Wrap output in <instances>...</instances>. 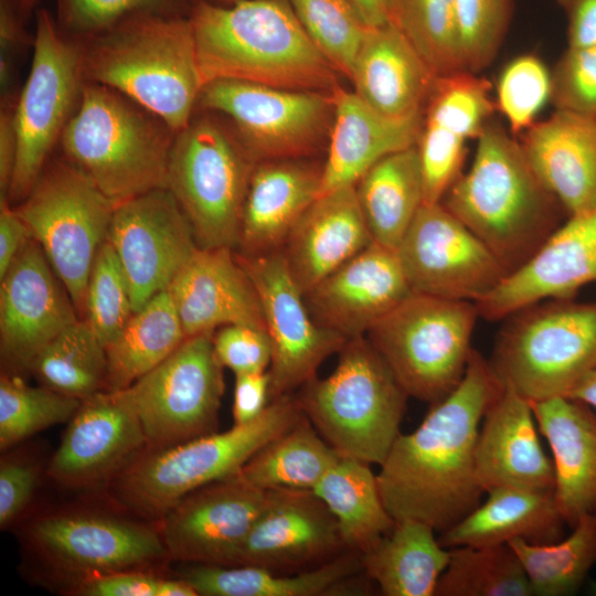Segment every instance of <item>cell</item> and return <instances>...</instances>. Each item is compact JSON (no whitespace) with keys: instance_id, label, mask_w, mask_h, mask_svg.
Here are the masks:
<instances>
[{"instance_id":"1","label":"cell","mask_w":596,"mask_h":596,"mask_svg":"<svg viewBox=\"0 0 596 596\" xmlns=\"http://www.w3.org/2000/svg\"><path fill=\"white\" fill-rule=\"evenodd\" d=\"M501 389L489 362L472 350L459 384L432 405L415 430L397 436L376 475L394 521H422L441 533L480 504L476 444Z\"/></svg>"},{"instance_id":"2","label":"cell","mask_w":596,"mask_h":596,"mask_svg":"<svg viewBox=\"0 0 596 596\" xmlns=\"http://www.w3.org/2000/svg\"><path fill=\"white\" fill-rule=\"evenodd\" d=\"M203 86L238 79L279 88L332 92L337 72L310 40L287 0L232 4L190 0Z\"/></svg>"},{"instance_id":"3","label":"cell","mask_w":596,"mask_h":596,"mask_svg":"<svg viewBox=\"0 0 596 596\" xmlns=\"http://www.w3.org/2000/svg\"><path fill=\"white\" fill-rule=\"evenodd\" d=\"M477 140L469 170L453 183L441 204L510 274L560 226L563 207L504 129L488 123Z\"/></svg>"},{"instance_id":"4","label":"cell","mask_w":596,"mask_h":596,"mask_svg":"<svg viewBox=\"0 0 596 596\" xmlns=\"http://www.w3.org/2000/svg\"><path fill=\"white\" fill-rule=\"evenodd\" d=\"M79 42L84 81L121 93L175 132L189 124L203 81L188 15L138 14Z\"/></svg>"},{"instance_id":"5","label":"cell","mask_w":596,"mask_h":596,"mask_svg":"<svg viewBox=\"0 0 596 596\" xmlns=\"http://www.w3.org/2000/svg\"><path fill=\"white\" fill-rule=\"evenodd\" d=\"M175 131L121 93L84 81L60 138L65 160L114 205L168 188Z\"/></svg>"},{"instance_id":"6","label":"cell","mask_w":596,"mask_h":596,"mask_svg":"<svg viewBox=\"0 0 596 596\" xmlns=\"http://www.w3.org/2000/svg\"><path fill=\"white\" fill-rule=\"evenodd\" d=\"M333 372L295 395L302 414L341 456L381 465L401 434L408 395L365 336L347 340Z\"/></svg>"},{"instance_id":"7","label":"cell","mask_w":596,"mask_h":596,"mask_svg":"<svg viewBox=\"0 0 596 596\" xmlns=\"http://www.w3.org/2000/svg\"><path fill=\"white\" fill-rule=\"evenodd\" d=\"M295 395L274 400L255 419L177 446L143 450L109 482L116 501L160 519L190 492L238 473L267 443L302 416Z\"/></svg>"},{"instance_id":"8","label":"cell","mask_w":596,"mask_h":596,"mask_svg":"<svg viewBox=\"0 0 596 596\" xmlns=\"http://www.w3.org/2000/svg\"><path fill=\"white\" fill-rule=\"evenodd\" d=\"M508 318L488 362L530 402L566 396L596 368V301L552 299Z\"/></svg>"},{"instance_id":"9","label":"cell","mask_w":596,"mask_h":596,"mask_svg":"<svg viewBox=\"0 0 596 596\" xmlns=\"http://www.w3.org/2000/svg\"><path fill=\"white\" fill-rule=\"evenodd\" d=\"M478 317L472 301L412 292L368 338L408 397L434 404L461 381Z\"/></svg>"},{"instance_id":"10","label":"cell","mask_w":596,"mask_h":596,"mask_svg":"<svg viewBox=\"0 0 596 596\" xmlns=\"http://www.w3.org/2000/svg\"><path fill=\"white\" fill-rule=\"evenodd\" d=\"M256 160L237 134L210 116L175 134L168 189L188 216L199 247L238 245L246 192Z\"/></svg>"},{"instance_id":"11","label":"cell","mask_w":596,"mask_h":596,"mask_svg":"<svg viewBox=\"0 0 596 596\" xmlns=\"http://www.w3.org/2000/svg\"><path fill=\"white\" fill-rule=\"evenodd\" d=\"M42 248L78 315L96 254L107 238L115 210L97 187L66 160L46 164L15 207Z\"/></svg>"},{"instance_id":"12","label":"cell","mask_w":596,"mask_h":596,"mask_svg":"<svg viewBox=\"0 0 596 596\" xmlns=\"http://www.w3.org/2000/svg\"><path fill=\"white\" fill-rule=\"evenodd\" d=\"M33 60L13 109L15 160L7 199L19 204L33 189L73 115L84 83L82 44L50 12L35 15Z\"/></svg>"},{"instance_id":"13","label":"cell","mask_w":596,"mask_h":596,"mask_svg":"<svg viewBox=\"0 0 596 596\" xmlns=\"http://www.w3.org/2000/svg\"><path fill=\"white\" fill-rule=\"evenodd\" d=\"M224 366L213 332L187 338L163 362L128 387L148 450L166 449L219 432Z\"/></svg>"},{"instance_id":"14","label":"cell","mask_w":596,"mask_h":596,"mask_svg":"<svg viewBox=\"0 0 596 596\" xmlns=\"http://www.w3.org/2000/svg\"><path fill=\"white\" fill-rule=\"evenodd\" d=\"M227 117L256 161L301 159L330 132V93L279 88L238 79L205 84L196 108Z\"/></svg>"},{"instance_id":"15","label":"cell","mask_w":596,"mask_h":596,"mask_svg":"<svg viewBox=\"0 0 596 596\" xmlns=\"http://www.w3.org/2000/svg\"><path fill=\"white\" fill-rule=\"evenodd\" d=\"M412 292L477 302L508 275L443 204H423L396 249Z\"/></svg>"},{"instance_id":"16","label":"cell","mask_w":596,"mask_h":596,"mask_svg":"<svg viewBox=\"0 0 596 596\" xmlns=\"http://www.w3.org/2000/svg\"><path fill=\"white\" fill-rule=\"evenodd\" d=\"M236 257L255 285L270 341V402L294 395L348 339L316 322L281 251Z\"/></svg>"},{"instance_id":"17","label":"cell","mask_w":596,"mask_h":596,"mask_svg":"<svg viewBox=\"0 0 596 596\" xmlns=\"http://www.w3.org/2000/svg\"><path fill=\"white\" fill-rule=\"evenodd\" d=\"M107 240L126 275L134 312L168 290L199 248L188 216L168 188L116 205Z\"/></svg>"},{"instance_id":"18","label":"cell","mask_w":596,"mask_h":596,"mask_svg":"<svg viewBox=\"0 0 596 596\" xmlns=\"http://www.w3.org/2000/svg\"><path fill=\"white\" fill-rule=\"evenodd\" d=\"M29 541L47 564L78 581L143 571L169 556L159 531L130 520L94 513L39 518L29 529Z\"/></svg>"},{"instance_id":"19","label":"cell","mask_w":596,"mask_h":596,"mask_svg":"<svg viewBox=\"0 0 596 596\" xmlns=\"http://www.w3.org/2000/svg\"><path fill=\"white\" fill-rule=\"evenodd\" d=\"M267 497L268 490L238 473L190 492L159 519L169 556L183 563L233 565Z\"/></svg>"},{"instance_id":"20","label":"cell","mask_w":596,"mask_h":596,"mask_svg":"<svg viewBox=\"0 0 596 596\" xmlns=\"http://www.w3.org/2000/svg\"><path fill=\"white\" fill-rule=\"evenodd\" d=\"M147 449L143 428L128 389L84 398L68 421L47 473L70 488L109 482Z\"/></svg>"},{"instance_id":"21","label":"cell","mask_w":596,"mask_h":596,"mask_svg":"<svg viewBox=\"0 0 596 596\" xmlns=\"http://www.w3.org/2000/svg\"><path fill=\"white\" fill-rule=\"evenodd\" d=\"M345 551L336 518L312 490L279 488L268 490L266 505L233 565L296 574Z\"/></svg>"},{"instance_id":"22","label":"cell","mask_w":596,"mask_h":596,"mask_svg":"<svg viewBox=\"0 0 596 596\" xmlns=\"http://www.w3.org/2000/svg\"><path fill=\"white\" fill-rule=\"evenodd\" d=\"M66 288L40 245L29 238L0 286L2 360L29 370L40 351L79 318Z\"/></svg>"},{"instance_id":"23","label":"cell","mask_w":596,"mask_h":596,"mask_svg":"<svg viewBox=\"0 0 596 596\" xmlns=\"http://www.w3.org/2000/svg\"><path fill=\"white\" fill-rule=\"evenodd\" d=\"M592 281H596V210L568 216L476 306L488 320L504 319L545 299H571Z\"/></svg>"},{"instance_id":"24","label":"cell","mask_w":596,"mask_h":596,"mask_svg":"<svg viewBox=\"0 0 596 596\" xmlns=\"http://www.w3.org/2000/svg\"><path fill=\"white\" fill-rule=\"evenodd\" d=\"M411 294L396 251L373 242L304 297L318 324L349 340L368 334Z\"/></svg>"},{"instance_id":"25","label":"cell","mask_w":596,"mask_h":596,"mask_svg":"<svg viewBox=\"0 0 596 596\" xmlns=\"http://www.w3.org/2000/svg\"><path fill=\"white\" fill-rule=\"evenodd\" d=\"M231 247H199L168 288L187 338L227 324L266 330L259 296Z\"/></svg>"},{"instance_id":"26","label":"cell","mask_w":596,"mask_h":596,"mask_svg":"<svg viewBox=\"0 0 596 596\" xmlns=\"http://www.w3.org/2000/svg\"><path fill=\"white\" fill-rule=\"evenodd\" d=\"M535 423L531 402L502 385L483 416L476 444V477L485 492L554 489L553 461L541 446Z\"/></svg>"},{"instance_id":"27","label":"cell","mask_w":596,"mask_h":596,"mask_svg":"<svg viewBox=\"0 0 596 596\" xmlns=\"http://www.w3.org/2000/svg\"><path fill=\"white\" fill-rule=\"evenodd\" d=\"M520 145L568 216L596 210V117L556 109L530 126Z\"/></svg>"},{"instance_id":"28","label":"cell","mask_w":596,"mask_h":596,"mask_svg":"<svg viewBox=\"0 0 596 596\" xmlns=\"http://www.w3.org/2000/svg\"><path fill=\"white\" fill-rule=\"evenodd\" d=\"M372 243L353 184L319 195L288 235L281 253L305 294Z\"/></svg>"},{"instance_id":"29","label":"cell","mask_w":596,"mask_h":596,"mask_svg":"<svg viewBox=\"0 0 596 596\" xmlns=\"http://www.w3.org/2000/svg\"><path fill=\"white\" fill-rule=\"evenodd\" d=\"M330 94L333 117L319 195L355 184L382 158L415 146L423 126V115L386 117L340 85Z\"/></svg>"},{"instance_id":"30","label":"cell","mask_w":596,"mask_h":596,"mask_svg":"<svg viewBox=\"0 0 596 596\" xmlns=\"http://www.w3.org/2000/svg\"><path fill=\"white\" fill-rule=\"evenodd\" d=\"M531 406L552 451L556 507L572 528L582 517L596 514V412L566 396Z\"/></svg>"},{"instance_id":"31","label":"cell","mask_w":596,"mask_h":596,"mask_svg":"<svg viewBox=\"0 0 596 596\" xmlns=\"http://www.w3.org/2000/svg\"><path fill=\"white\" fill-rule=\"evenodd\" d=\"M436 77L405 33L390 24L370 26L350 81L376 111L408 119L424 114Z\"/></svg>"},{"instance_id":"32","label":"cell","mask_w":596,"mask_h":596,"mask_svg":"<svg viewBox=\"0 0 596 596\" xmlns=\"http://www.w3.org/2000/svg\"><path fill=\"white\" fill-rule=\"evenodd\" d=\"M322 167L300 159L257 161L247 188L238 245L246 255L281 251L320 194Z\"/></svg>"},{"instance_id":"33","label":"cell","mask_w":596,"mask_h":596,"mask_svg":"<svg viewBox=\"0 0 596 596\" xmlns=\"http://www.w3.org/2000/svg\"><path fill=\"white\" fill-rule=\"evenodd\" d=\"M179 577L203 596H334L368 594L361 554L345 551L333 560L296 574L252 565L185 563Z\"/></svg>"},{"instance_id":"34","label":"cell","mask_w":596,"mask_h":596,"mask_svg":"<svg viewBox=\"0 0 596 596\" xmlns=\"http://www.w3.org/2000/svg\"><path fill=\"white\" fill-rule=\"evenodd\" d=\"M487 493L485 503L441 532L443 546L497 545L515 539L545 544L563 538L566 522L553 490L498 488Z\"/></svg>"},{"instance_id":"35","label":"cell","mask_w":596,"mask_h":596,"mask_svg":"<svg viewBox=\"0 0 596 596\" xmlns=\"http://www.w3.org/2000/svg\"><path fill=\"white\" fill-rule=\"evenodd\" d=\"M427 523L405 519L361 554L363 573L385 596H435L450 552Z\"/></svg>"},{"instance_id":"36","label":"cell","mask_w":596,"mask_h":596,"mask_svg":"<svg viewBox=\"0 0 596 596\" xmlns=\"http://www.w3.org/2000/svg\"><path fill=\"white\" fill-rule=\"evenodd\" d=\"M355 191L373 242L396 251L424 204L417 146L379 160L359 179Z\"/></svg>"},{"instance_id":"37","label":"cell","mask_w":596,"mask_h":596,"mask_svg":"<svg viewBox=\"0 0 596 596\" xmlns=\"http://www.w3.org/2000/svg\"><path fill=\"white\" fill-rule=\"evenodd\" d=\"M187 339L168 290L153 296L134 312L121 331L105 347L106 391H121L149 373Z\"/></svg>"},{"instance_id":"38","label":"cell","mask_w":596,"mask_h":596,"mask_svg":"<svg viewBox=\"0 0 596 596\" xmlns=\"http://www.w3.org/2000/svg\"><path fill=\"white\" fill-rule=\"evenodd\" d=\"M370 466L340 457L312 489L336 518L345 549L359 554L371 550L395 523Z\"/></svg>"},{"instance_id":"39","label":"cell","mask_w":596,"mask_h":596,"mask_svg":"<svg viewBox=\"0 0 596 596\" xmlns=\"http://www.w3.org/2000/svg\"><path fill=\"white\" fill-rule=\"evenodd\" d=\"M340 457L302 415L262 447L241 468L238 476L263 490H312Z\"/></svg>"},{"instance_id":"40","label":"cell","mask_w":596,"mask_h":596,"mask_svg":"<svg viewBox=\"0 0 596 596\" xmlns=\"http://www.w3.org/2000/svg\"><path fill=\"white\" fill-rule=\"evenodd\" d=\"M572 533L553 543L533 544L520 539L508 544L519 557L533 595L575 594L596 564V514L582 517Z\"/></svg>"},{"instance_id":"41","label":"cell","mask_w":596,"mask_h":596,"mask_svg":"<svg viewBox=\"0 0 596 596\" xmlns=\"http://www.w3.org/2000/svg\"><path fill=\"white\" fill-rule=\"evenodd\" d=\"M29 371L42 385L84 400L106 391V350L79 318L40 351Z\"/></svg>"},{"instance_id":"42","label":"cell","mask_w":596,"mask_h":596,"mask_svg":"<svg viewBox=\"0 0 596 596\" xmlns=\"http://www.w3.org/2000/svg\"><path fill=\"white\" fill-rule=\"evenodd\" d=\"M435 596H532L524 568L508 544L450 547Z\"/></svg>"},{"instance_id":"43","label":"cell","mask_w":596,"mask_h":596,"mask_svg":"<svg viewBox=\"0 0 596 596\" xmlns=\"http://www.w3.org/2000/svg\"><path fill=\"white\" fill-rule=\"evenodd\" d=\"M83 400L46 386H30L13 373L0 379V449L49 428L68 422Z\"/></svg>"},{"instance_id":"44","label":"cell","mask_w":596,"mask_h":596,"mask_svg":"<svg viewBox=\"0 0 596 596\" xmlns=\"http://www.w3.org/2000/svg\"><path fill=\"white\" fill-rule=\"evenodd\" d=\"M398 26L436 76L467 71L456 0H398Z\"/></svg>"},{"instance_id":"45","label":"cell","mask_w":596,"mask_h":596,"mask_svg":"<svg viewBox=\"0 0 596 596\" xmlns=\"http://www.w3.org/2000/svg\"><path fill=\"white\" fill-rule=\"evenodd\" d=\"M306 33L337 73L351 79L370 29L348 0H287Z\"/></svg>"},{"instance_id":"46","label":"cell","mask_w":596,"mask_h":596,"mask_svg":"<svg viewBox=\"0 0 596 596\" xmlns=\"http://www.w3.org/2000/svg\"><path fill=\"white\" fill-rule=\"evenodd\" d=\"M489 92L490 83L469 71L437 76L423 118L466 140L478 138L494 109Z\"/></svg>"},{"instance_id":"47","label":"cell","mask_w":596,"mask_h":596,"mask_svg":"<svg viewBox=\"0 0 596 596\" xmlns=\"http://www.w3.org/2000/svg\"><path fill=\"white\" fill-rule=\"evenodd\" d=\"M132 313L126 275L113 245L106 238L96 254L88 278L84 319L106 347Z\"/></svg>"},{"instance_id":"48","label":"cell","mask_w":596,"mask_h":596,"mask_svg":"<svg viewBox=\"0 0 596 596\" xmlns=\"http://www.w3.org/2000/svg\"><path fill=\"white\" fill-rule=\"evenodd\" d=\"M60 30L77 41L138 14L188 15L190 0H56Z\"/></svg>"},{"instance_id":"49","label":"cell","mask_w":596,"mask_h":596,"mask_svg":"<svg viewBox=\"0 0 596 596\" xmlns=\"http://www.w3.org/2000/svg\"><path fill=\"white\" fill-rule=\"evenodd\" d=\"M513 0H456V20L465 67L477 73L496 57L508 31Z\"/></svg>"},{"instance_id":"50","label":"cell","mask_w":596,"mask_h":596,"mask_svg":"<svg viewBox=\"0 0 596 596\" xmlns=\"http://www.w3.org/2000/svg\"><path fill=\"white\" fill-rule=\"evenodd\" d=\"M552 76L533 55L512 60L500 74L497 103L513 134L526 130L551 97Z\"/></svg>"},{"instance_id":"51","label":"cell","mask_w":596,"mask_h":596,"mask_svg":"<svg viewBox=\"0 0 596 596\" xmlns=\"http://www.w3.org/2000/svg\"><path fill=\"white\" fill-rule=\"evenodd\" d=\"M556 109L596 117V46L568 47L552 75Z\"/></svg>"},{"instance_id":"52","label":"cell","mask_w":596,"mask_h":596,"mask_svg":"<svg viewBox=\"0 0 596 596\" xmlns=\"http://www.w3.org/2000/svg\"><path fill=\"white\" fill-rule=\"evenodd\" d=\"M220 363L234 374L267 371L272 347L265 329L248 324H227L213 332Z\"/></svg>"},{"instance_id":"53","label":"cell","mask_w":596,"mask_h":596,"mask_svg":"<svg viewBox=\"0 0 596 596\" xmlns=\"http://www.w3.org/2000/svg\"><path fill=\"white\" fill-rule=\"evenodd\" d=\"M38 470L22 460L7 459L0 466V528L7 529L29 504Z\"/></svg>"},{"instance_id":"54","label":"cell","mask_w":596,"mask_h":596,"mask_svg":"<svg viewBox=\"0 0 596 596\" xmlns=\"http://www.w3.org/2000/svg\"><path fill=\"white\" fill-rule=\"evenodd\" d=\"M163 582L143 571H124L81 579L74 592L84 596H161Z\"/></svg>"},{"instance_id":"55","label":"cell","mask_w":596,"mask_h":596,"mask_svg":"<svg viewBox=\"0 0 596 596\" xmlns=\"http://www.w3.org/2000/svg\"><path fill=\"white\" fill-rule=\"evenodd\" d=\"M23 20L19 0H0L1 104H9L14 99V94H12L13 61L20 49L28 42Z\"/></svg>"},{"instance_id":"56","label":"cell","mask_w":596,"mask_h":596,"mask_svg":"<svg viewBox=\"0 0 596 596\" xmlns=\"http://www.w3.org/2000/svg\"><path fill=\"white\" fill-rule=\"evenodd\" d=\"M270 403L268 371L235 375L233 419L235 425L258 417Z\"/></svg>"},{"instance_id":"57","label":"cell","mask_w":596,"mask_h":596,"mask_svg":"<svg viewBox=\"0 0 596 596\" xmlns=\"http://www.w3.org/2000/svg\"><path fill=\"white\" fill-rule=\"evenodd\" d=\"M30 238L28 228L7 198L0 200V279Z\"/></svg>"},{"instance_id":"58","label":"cell","mask_w":596,"mask_h":596,"mask_svg":"<svg viewBox=\"0 0 596 596\" xmlns=\"http://www.w3.org/2000/svg\"><path fill=\"white\" fill-rule=\"evenodd\" d=\"M567 17L568 47L596 46V0H557Z\"/></svg>"},{"instance_id":"59","label":"cell","mask_w":596,"mask_h":596,"mask_svg":"<svg viewBox=\"0 0 596 596\" xmlns=\"http://www.w3.org/2000/svg\"><path fill=\"white\" fill-rule=\"evenodd\" d=\"M15 105V104H14ZM12 106L1 107L0 120V189L7 198L15 160V132Z\"/></svg>"},{"instance_id":"60","label":"cell","mask_w":596,"mask_h":596,"mask_svg":"<svg viewBox=\"0 0 596 596\" xmlns=\"http://www.w3.org/2000/svg\"><path fill=\"white\" fill-rule=\"evenodd\" d=\"M369 26H398V0H348Z\"/></svg>"},{"instance_id":"61","label":"cell","mask_w":596,"mask_h":596,"mask_svg":"<svg viewBox=\"0 0 596 596\" xmlns=\"http://www.w3.org/2000/svg\"><path fill=\"white\" fill-rule=\"evenodd\" d=\"M566 397L583 402L596 409V368L585 375Z\"/></svg>"},{"instance_id":"62","label":"cell","mask_w":596,"mask_h":596,"mask_svg":"<svg viewBox=\"0 0 596 596\" xmlns=\"http://www.w3.org/2000/svg\"><path fill=\"white\" fill-rule=\"evenodd\" d=\"M38 2L39 0H19L20 11L23 19L29 17L30 12H32Z\"/></svg>"},{"instance_id":"63","label":"cell","mask_w":596,"mask_h":596,"mask_svg":"<svg viewBox=\"0 0 596 596\" xmlns=\"http://www.w3.org/2000/svg\"><path fill=\"white\" fill-rule=\"evenodd\" d=\"M213 2H216V3H222V4H232V3H235L240 0H212Z\"/></svg>"},{"instance_id":"64","label":"cell","mask_w":596,"mask_h":596,"mask_svg":"<svg viewBox=\"0 0 596 596\" xmlns=\"http://www.w3.org/2000/svg\"><path fill=\"white\" fill-rule=\"evenodd\" d=\"M593 592L596 594V583L593 584Z\"/></svg>"}]
</instances>
